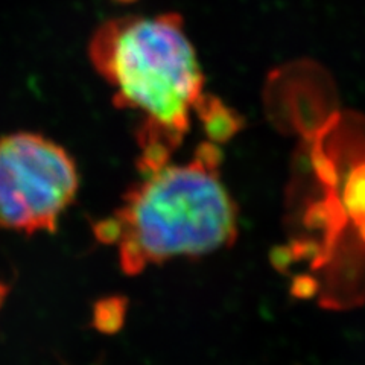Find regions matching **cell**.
<instances>
[{
    "label": "cell",
    "mask_w": 365,
    "mask_h": 365,
    "mask_svg": "<svg viewBox=\"0 0 365 365\" xmlns=\"http://www.w3.org/2000/svg\"><path fill=\"white\" fill-rule=\"evenodd\" d=\"M88 56L114 88V106L143 116L135 133L139 173L169 163L204 95V75L182 17L165 13L108 20L91 37Z\"/></svg>",
    "instance_id": "cell-1"
},
{
    "label": "cell",
    "mask_w": 365,
    "mask_h": 365,
    "mask_svg": "<svg viewBox=\"0 0 365 365\" xmlns=\"http://www.w3.org/2000/svg\"><path fill=\"white\" fill-rule=\"evenodd\" d=\"M221 163L220 148L204 142L187 162L140 174L119 209L95 224L98 241L116 247L125 274L137 276L151 265L198 259L235 244L237 207Z\"/></svg>",
    "instance_id": "cell-2"
},
{
    "label": "cell",
    "mask_w": 365,
    "mask_h": 365,
    "mask_svg": "<svg viewBox=\"0 0 365 365\" xmlns=\"http://www.w3.org/2000/svg\"><path fill=\"white\" fill-rule=\"evenodd\" d=\"M79 175L64 148L41 134L0 139V227L34 235L55 232L75 201Z\"/></svg>",
    "instance_id": "cell-3"
},
{
    "label": "cell",
    "mask_w": 365,
    "mask_h": 365,
    "mask_svg": "<svg viewBox=\"0 0 365 365\" xmlns=\"http://www.w3.org/2000/svg\"><path fill=\"white\" fill-rule=\"evenodd\" d=\"M195 114L212 143H224L242 130V119L228 108L220 98L202 95L195 107Z\"/></svg>",
    "instance_id": "cell-4"
},
{
    "label": "cell",
    "mask_w": 365,
    "mask_h": 365,
    "mask_svg": "<svg viewBox=\"0 0 365 365\" xmlns=\"http://www.w3.org/2000/svg\"><path fill=\"white\" fill-rule=\"evenodd\" d=\"M346 201L353 218L365 227V166L351 174Z\"/></svg>",
    "instance_id": "cell-5"
},
{
    "label": "cell",
    "mask_w": 365,
    "mask_h": 365,
    "mask_svg": "<svg viewBox=\"0 0 365 365\" xmlns=\"http://www.w3.org/2000/svg\"><path fill=\"white\" fill-rule=\"evenodd\" d=\"M114 2H118V4H123V5H127V4H133V2H135V0H114Z\"/></svg>",
    "instance_id": "cell-6"
}]
</instances>
